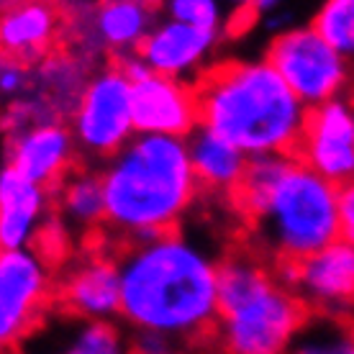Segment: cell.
<instances>
[{"label": "cell", "mask_w": 354, "mask_h": 354, "mask_svg": "<svg viewBox=\"0 0 354 354\" xmlns=\"http://www.w3.org/2000/svg\"><path fill=\"white\" fill-rule=\"evenodd\" d=\"M218 41L221 34H208L201 28L185 26L162 13L157 26L151 28L144 44L139 46V57L154 75L195 85L201 75L216 62L213 57Z\"/></svg>", "instance_id": "5bb4252c"}, {"label": "cell", "mask_w": 354, "mask_h": 354, "mask_svg": "<svg viewBox=\"0 0 354 354\" xmlns=\"http://www.w3.org/2000/svg\"><path fill=\"white\" fill-rule=\"evenodd\" d=\"M328 44L354 67V0H326L310 18Z\"/></svg>", "instance_id": "603a6c76"}, {"label": "cell", "mask_w": 354, "mask_h": 354, "mask_svg": "<svg viewBox=\"0 0 354 354\" xmlns=\"http://www.w3.org/2000/svg\"><path fill=\"white\" fill-rule=\"evenodd\" d=\"M57 354H131V337L115 321H75Z\"/></svg>", "instance_id": "44dd1931"}, {"label": "cell", "mask_w": 354, "mask_h": 354, "mask_svg": "<svg viewBox=\"0 0 354 354\" xmlns=\"http://www.w3.org/2000/svg\"><path fill=\"white\" fill-rule=\"evenodd\" d=\"M301 160L331 185L344 187L354 180V97L342 95L324 106L308 108L301 142L295 147Z\"/></svg>", "instance_id": "8fae6325"}, {"label": "cell", "mask_w": 354, "mask_h": 354, "mask_svg": "<svg viewBox=\"0 0 354 354\" xmlns=\"http://www.w3.org/2000/svg\"><path fill=\"white\" fill-rule=\"evenodd\" d=\"M201 126L249 160L295 154L308 106L265 57L216 59L195 82Z\"/></svg>", "instance_id": "3957f363"}, {"label": "cell", "mask_w": 354, "mask_h": 354, "mask_svg": "<svg viewBox=\"0 0 354 354\" xmlns=\"http://www.w3.org/2000/svg\"><path fill=\"white\" fill-rule=\"evenodd\" d=\"M262 57L308 108L346 95L354 80L352 64L310 24H295L283 34L270 36Z\"/></svg>", "instance_id": "8992f818"}, {"label": "cell", "mask_w": 354, "mask_h": 354, "mask_svg": "<svg viewBox=\"0 0 354 354\" xmlns=\"http://www.w3.org/2000/svg\"><path fill=\"white\" fill-rule=\"evenodd\" d=\"M64 36V13L52 3H13L6 6L0 18V46L3 57L36 64L54 52V44Z\"/></svg>", "instance_id": "e0dca14e"}, {"label": "cell", "mask_w": 354, "mask_h": 354, "mask_svg": "<svg viewBox=\"0 0 354 354\" xmlns=\"http://www.w3.org/2000/svg\"><path fill=\"white\" fill-rule=\"evenodd\" d=\"M310 319L308 308L277 280L221 306L216 339L223 354H288Z\"/></svg>", "instance_id": "5b68a950"}, {"label": "cell", "mask_w": 354, "mask_h": 354, "mask_svg": "<svg viewBox=\"0 0 354 354\" xmlns=\"http://www.w3.org/2000/svg\"><path fill=\"white\" fill-rule=\"evenodd\" d=\"M133 126L139 136L187 139L201 126L198 93L193 82L172 80L151 72L133 82Z\"/></svg>", "instance_id": "9a60e30c"}, {"label": "cell", "mask_w": 354, "mask_h": 354, "mask_svg": "<svg viewBox=\"0 0 354 354\" xmlns=\"http://www.w3.org/2000/svg\"><path fill=\"white\" fill-rule=\"evenodd\" d=\"M113 64L118 67V72L124 75L126 80L131 82H139L144 80V77H149L151 70L147 67V62H144L142 57H139V52H133V54H124V57H118V59H113Z\"/></svg>", "instance_id": "83f0119b"}, {"label": "cell", "mask_w": 354, "mask_h": 354, "mask_svg": "<svg viewBox=\"0 0 354 354\" xmlns=\"http://www.w3.org/2000/svg\"><path fill=\"white\" fill-rule=\"evenodd\" d=\"M162 13L208 34H223V24H226L223 6L216 0H169L162 6Z\"/></svg>", "instance_id": "cb8c5ba5"}, {"label": "cell", "mask_w": 354, "mask_h": 354, "mask_svg": "<svg viewBox=\"0 0 354 354\" xmlns=\"http://www.w3.org/2000/svg\"><path fill=\"white\" fill-rule=\"evenodd\" d=\"M77 157L75 136L64 121H49L6 136V167L52 193L77 169Z\"/></svg>", "instance_id": "4fadbf2b"}, {"label": "cell", "mask_w": 354, "mask_h": 354, "mask_svg": "<svg viewBox=\"0 0 354 354\" xmlns=\"http://www.w3.org/2000/svg\"><path fill=\"white\" fill-rule=\"evenodd\" d=\"M97 67V62L72 49H54L31 64V93L49 108L57 121L67 124Z\"/></svg>", "instance_id": "ac0fdd59"}, {"label": "cell", "mask_w": 354, "mask_h": 354, "mask_svg": "<svg viewBox=\"0 0 354 354\" xmlns=\"http://www.w3.org/2000/svg\"><path fill=\"white\" fill-rule=\"evenodd\" d=\"M28 90H31V64L3 57V64H0V93H3V100L13 103V100L26 95Z\"/></svg>", "instance_id": "d4e9b609"}, {"label": "cell", "mask_w": 354, "mask_h": 354, "mask_svg": "<svg viewBox=\"0 0 354 354\" xmlns=\"http://www.w3.org/2000/svg\"><path fill=\"white\" fill-rule=\"evenodd\" d=\"M54 213L70 234H90L106 226V193L100 169L77 167L54 190Z\"/></svg>", "instance_id": "ffe728a7"}, {"label": "cell", "mask_w": 354, "mask_h": 354, "mask_svg": "<svg viewBox=\"0 0 354 354\" xmlns=\"http://www.w3.org/2000/svg\"><path fill=\"white\" fill-rule=\"evenodd\" d=\"M121 319L133 331H160L180 342L216 331L218 259L183 231L129 244L118 252Z\"/></svg>", "instance_id": "6da1fadb"}, {"label": "cell", "mask_w": 354, "mask_h": 354, "mask_svg": "<svg viewBox=\"0 0 354 354\" xmlns=\"http://www.w3.org/2000/svg\"><path fill=\"white\" fill-rule=\"evenodd\" d=\"M274 280L292 290L310 316L354 324V247L337 239L306 259L270 262Z\"/></svg>", "instance_id": "9c48e42d"}, {"label": "cell", "mask_w": 354, "mask_h": 354, "mask_svg": "<svg viewBox=\"0 0 354 354\" xmlns=\"http://www.w3.org/2000/svg\"><path fill=\"white\" fill-rule=\"evenodd\" d=\"M97 169L106 193V229L121 236L124 247L177 231L201 195L187 142L175 136L136 133Z\"/></svg>", "instance_id": "277c9868"}, {"label": "cell", "mask_w": 354, "mask_h": 354, "mask_svg": "<svg viewBox=\"0 0 354 354\" xmlns=\"http://www.w3.org/2000/svg\"><path fill=\"white\" fill-rule=\"evenodd\" d=\"M62 13L70 49L100 64V59L113 62L124 54L139 52L160 21L162 6L147 0H106L72 3Z\"/></svg>", "instance_id": "ba28073f"}, {"label": "cell", "mask_w": 354, "mask_h": 354, "mask_svg": "<svg viewBox=\"0 0 354 354\" xmlns=\"http://www.w3.org/2000/svg\"><path fill=\"white\" fill-rule=\"evenodd\" d=\"M180 339L160 331H133L131 354H180Z\"/></svg>", "instance_id": "484cf974"}, {"label": "cell", "mask_w": 354, "mask_h": 354, "mask_svg": "<svg viewBox=\"0 0 354 354\" xmlns=\"http://www.w3.org/2000/svg\"><path fill=\"white\" fill-rule=\"evenodd\" d=\"M339 226H342V239L354 247V180L339 187Z\"/></svg>", "instance_id": "4316f807"}, {"label": "cell", "mask_w": 354, "mask_h": 354, "mask_svg": "<svg viewBox=\"0 0 354 354\" xmlns=\"http://www.w3.org/2000/svg\"><path fill=\"white\" fill-rule=\"evenodd\" d=\"M131 90L133 85L113 62H103L93 72L67 121L80 157L103 165L136 136Z\"/></svg>", "instance_id": "52a82bcc"}, {"label": "cell", "mask_w": 354, "mask_h": 354, "mask_svg": "<svg viewBox=\"0 0 354 354\" xmlns=\"http://www.w3.org/2000/svg\"><path fill=\"white\" fill-rule=\"evenodd\" d=\"M54 301L75 321H113L121 316L118 252L93 249L72 257L57 280Z\"/></svg>", "instance_id": "7c38bea8"}, {"label": "cell", "mask_w": 354, "mask_h": 354, "mask_svg": "<svg viewBox=\"0 0 354 354\" xmlns=\"http://www.w3.org/2000/svg\"><path fill=\"white\" fill-rule=\"evenodd\" d=\"M288 354H354V324L310 316Z\"/></svg>", "instance_id": "7402d4cb"}, {"label": "cell", "mask_w": 354, "mask_h": 354, "mask_svg": "<svg viewBox=\"0 0 354 354\" xmlns=\"http://www.w3.org/2000/svg\"><path fill=\"white\" fill-rule=\"evenodd\" d=\"M231 198L270 262L306 259L342 239L339 187L292 154L252 160Z\"/></svg>", "instance_id": "7a4b0ae2"}, {"label": "cell", "mask_w": 354, "mask_h": 354, "mask_svg": "<svg viewBox=\"0 0 354 354\" xmlns=\"http://www.w3.org/2000/svg\"><path fill=\"white\" fill-rule=\"evenodd\" d=\"M54 213V193L28 183L10 167L0 172V247L31 249Z\"/></svg>", "instance_id": "2e32d148"}, {"label": "cell", "mask_w": 354, "mask_h": 354, "mask_svg": "<svg viewBox=\"0 0 354 354\" xmlns=\"http://www.w3.org/2000/svg\"><path fill=\"white\" fill-rule=\"evenodd\" d=\"M185 142L201 190L221 193L229 198L236 193V187L241 185V180L247 175L249 162H252L247 154L203 126H198Z\"/></svg>", "instance_id": "d6986e66"}, {"label": "cell", "mask_w": 354, "mask_h": 354, "mask_svg": "<svg viewBox=\"0 0 354 354\" xmlns=\"http://www.w3.org/2000/svg\"><path fill=\"white\" fill-rule=\"evenodd\" d=\"M57 283L52 267L36 249L0 254V342L16 346L26 339L49 308Z\"/></svg>", "instance_id": "30bf717a"}]
</instances>
